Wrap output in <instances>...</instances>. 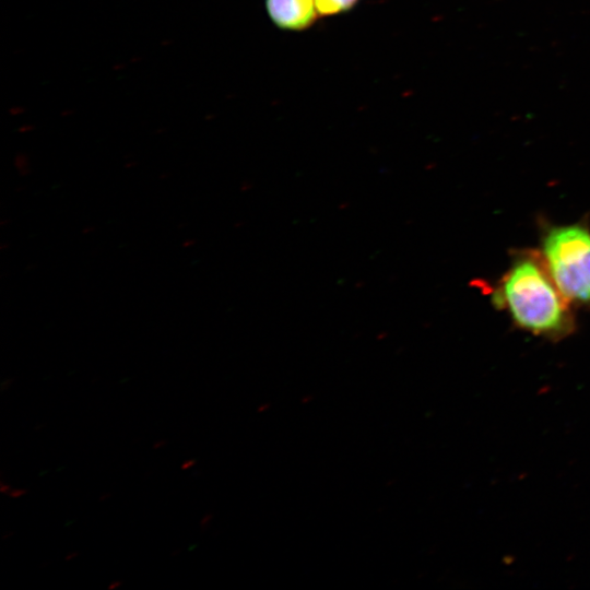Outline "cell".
Segmentation results:
<instances>
[{
    "instance_id": "cell-1",
    "label": "cell",
    "mask_w": 590,
    "mask_h": 590,
    "mask_svg": "<svg viewBox=\"0 0 590 590\" xmlns=\"http://www.w3.org/2000/svg\"><path fill=\"white\" fill-rule=\"evenodd\" d=\"M494 303L534 335L560 340L574 329L569 303L533 253L517 257L494 292Z\"/></svg>"
},
{
    "instance_id": "cell-2",
    "label": "cell",
    "mask_w": 590,
    "mask_h": 590,
    "mask_svg": "<svg viewBox=\"0 0 590 590\" xmlns=\"http://www.w3.org/2000/svg\"><path fill=\"white\" fill-rule=\"evenodd\" d=\"M541 258L569 304L590 306V229L585 224L550 227Z\"/></svg>"
},
{
    "instance_id": "cell-3",
    "label": "cell",
    "mask_w": 590,
    "mask_h": 590,
    "mask_svg": "<svg viewBox=\"0 0 590 590\" xmlns=\"http://www.w3.org/2000/svg\"><path fill=\"white\" fill-rule=\"evenodd\" d=\"M264 9L278 28L288 32L308 30L319 15L315 0H264Z\"/></svg>"
},
{
    "instance_id": "cell-4",
    "label": "cell",
    "mask_w": 590,
    "mask_h": 590,
    "mask_svg": "<svg viewBox=\"0 0 590 590\" xmlns=\"http://www.w3.org/2000/svg\"><path fill=\"white\" fill-rule=\"evenodd\" d=\"M359 0H315L320 16H334L353 10Z\"/></svg>"
},
{
    "instance_id": "cell-5",
    "label": "cell",
    "mask_w": 590,
    "mask_h": 590,
    "mask_svg": "<svg viewBox=\"0 0 590 590\" xmlns=\"http://www.w3.org/2000/svg\"><path fill=\"white\" fill-rule=\"evenodd\" d=\"M28 493V489L25 488V487H16V488H12L8 496L12 499H19L23 496H25L26 494Z\"/></svg>"
},
{
    "instance_id": "cell-6",
    "label": "cell",
    "mask_w": 590,
    "mask_h": 590,
    "mask_svg": "<svg viewBox=\"0 0 590 590\" xmlns=\"http://www.w3.org/2000/svg\"><path fill=\"white\" fill-rule=\"evenodd\" d=\"M197 464V460L194 458L187 459L180 464V469L186 471L189 469H192Z\"/></svg>"
},
{
    "instance_id": "cell-7",
    "label": "cell",
    "mask_w": 590,
    "mask_h": 590,
    "mask_svg": "<svg viewBox=\"0 0 590 590\" xmlns=\"http://www.w3.org/2000/svg\"><path fill=\"white\" fill-rule=\"evenodd\" d=\"M12 384H13V378H7L2 380V382L0 384V391L3 392V391L9 390Z\"/></svg>"
},
{
    "instance_id": "cell-8",
    "label": "cell",
    "mask_w": 590,
    "mask_h": 590,
    "mask_svg": "<svg viewBox=\"0 0 590 590\" xmlns=\"http://www.w3.org/2000/svg\"><path fill=\"white\" fill-rule=\"evenodd\" d=\"M212 520V514L206 512L203 515V517L200 519V527L205 528L210 521Z\"/></svg>"
},
{
    "instance_id": "cell-9",
    "label": "cell",
    "mask_w": 590,
    "mask_h": 590,
    "mask_svg": "<svg viewBox=\"0 0 590 590\" xmlns=\"http://www.w3.org/2000/svg\"><path fill=\"white\" fill-rule=\"evenodd\" d=\"M167 442H168L167 439H164V438L158 439V440L154 441V444L152 445V448L154 450H158V449L165 447L167 445Z\"/></svg>"
},
{
    "instance_id": "cell-10",
    "label": "cell",
    "mask_w": 590,
    "mask_h": 590,
    "mask_svg": "<svg viewBox=\"0 0 590 590\" xmlns=\"http://www.w3.org/2000/svg\"><path fill=\"white\" fill-rule=\"evenodd\" d=\"M13 487L9 484V483H5L4 481H1L0 482V492L3 494V495H8L9 492L12 489Z\"/></svg>"
},
{
    "instance_id": "cell-11",
    "label": "cell",
    "mask_w": 590,
    "mask_h": 590,
    "mask_svg": "<svg viewBox=\"0 0 590 590\" xmlns=\"http://www.w3.org/2000/svg\"><path fill=\"white\" fill-rule=\"evenodd\" d=\"M121 586H122V580L117 579V580L110 581V582L108 583V586H107V589H108V590H116V589H118V588L121 587Z\"/></svg>"
},
{
    "instance_id": "cell-12",
    "label": "cell",
    "mask_w": 590,
    "mask_h": 590,
    "mask_svg": "<svg viewBox=\"0 0 590 590\" xmlns=\"http://www.w3.org/2000/svg\"><path fill=\"white\" fill-rule=\"evenodd\" d=\"M80 555V552L78 551H72V552H69L66 556H64V560L66 562H71L75 558H78Z\"/></svg>"
},
{
    "instance_id": "cell-13",
    "label": "cell",
    "mask_w": 590,
    "mask_h": 590,
    "mask_svg": "<svg viewBox=\"0 0 590 590\" xmlns=\"http://www.w3.org/2000/svg\"><path fill=\"white\" fill-rule=\"evenodd\" d=\"M110 497H111V493H109V492H108V493H103V494L98 497V502H99V503H103V502L107 500V499L110 498Z\"/></svg>"
},
{
    "instance_id": "cell-14",
    "label": "cell",
    "mask_w": 590,
    "mask_h": 590,
    "mask_svg": "<svg viewBox=\"0 0 590 590\" xmlns=\"http://www.w3.org/2000/svg\"><path fill=\"white\" fill-rule=\"evenodd\" d=\"M13 535H14V531H10V532L4 533V534L1 536V539H2V540H8V539H10V538L13 536Z\"/></svg>"
},
{
    "instance_id": "cell-15",
    "label": "cell",
    "mask_w": 590,
    "mask_h": 590,
    "mask_svg": "<svg viewBox=\"0 0 590 590\" xmlns=\"http://www.w3.org/2000/svg\"><path fill=\"white\" fill-rule=\"evenodd\" d=\"M180 553H181V550H180V548L174 550V551L170 553V556H172V557L178 556Z\"/></svg>"
}]
</instances>
